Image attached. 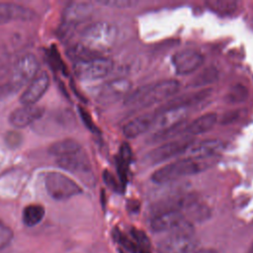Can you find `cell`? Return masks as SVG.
<instances>
[{
	"instance_id": "13",
	"label": "cell",
	"mask_w": 253,
	"mask_h": 253,
	"mask_svg": "<svg viewBox=\"0 0 253 253\" xmlns=\"http://www.w3.org/2000/svg\"><path fill=\"white\" fill-rule=\"evenodd\" d=\"M92 7L87 2H72L65 7L62 16V31H70L90 17Z\"/></svg>"
},
{
	"instance_id": "4",
	"label": "cell",
	"mask_w": 253,
	"mask_h": 253,
	"mask_svg": "<svg viewBox=\"0 0 253 253\" xmlns=\"http://www.w3.org/2000/svg\"><path fill=\"white\" fill-rule=\"evenodd\" d=\"M199 163L192 158H183L174 162L168 163L157 170L151 175V180L156 184H164L173 182L181 178L194 175L200 171Z\"/></svg>"
},
{
	"instance_id": "15",
	"label": "cell",
	"mask_w": 253,
	"mask_h": 253,
	"mask_svg": "<svg viewBox=\"0 0 253 253\" xmlns=\"http://www.w3.org/2000/svg\"><path fill=\"white\" fill-rule=\"evenodd\" d=\"M43 113L44 111L42 107L35 105H23V107L18 108L11 113L9 122L15 127L23 128L41 119Z\"/></svg>"
},
{
	"instance_id": "31",
	"label": "cell",
	"mask_w": 253,
	"mask_h": 253,
	"mask_svg": "<svg viewBox=\"0 0 253 253\" xmlns=\"http://www.w3.org/2000/svg\"><path fill=\"white\" fill-rule=\"evenodd\" d=\"M13 239L12 229L4 222L0 221V250L7 247Z\"/></svg>"
},
{
	"instance_id": "27",
	"label": "cell",
	"mask_w": 253,
	"mask_h": 253,
	"mask_svg": "<svg viewBox=\"0 0 253 253\" xmlns=\"http://www.w3.org/2000/svg\"><path fill=\"white\" fill-rule=\"evenodd\" d=\"M206 4L209 9L221 15H230L237 9V2L235 1H209Z\"/></svg>"
},
{
	"instance_id": "34",
	"label": "cell",
	"mask_w": 253,
	"mask_h": 253,
	"mask_svg": "<svg viewBox=\"0 0 253 253\" xmlns=\"http://www.w3.org/2000/svg\"><path fill=\"white\" fill-rule=\"evenodd\" d=\"M103 179H104V181H105V184H106L108 187H110V188H111L112 190H114V191H118V189H119L118 182L116 181L114 175H113L110 171H108V170H105V171H104V173H103Z\"/></svg>"
},
{
	"instance_id": "1",
	"label": "cell",
	"mask_w": 253,
	"mask_h": 253,
	"mask_svg": "<svg viewBox=\"0 0 253 253\" xmlns=\"http://www.w3.org/2000/svg\"><path fill=\"white\" fill-rule=\"evenodd\" d=\"M180 88L179 81L165 79L152 82L131 91L124 100L125 106L132 110H140L163 102L174 95Z\"/></svg>"
},
{
	"instance_id": "22",
	"label": "cell",
	"mask_w": 253,
	"mask_h": 253,
	"mask_svg": "<svg viewBox=\"0 0 253 253\" xmlns=\"http://www.w3.org/2000/svg\"><path fill=\"white\" fill-rule=\"evenodd\" d=\"M81 149H82V146L76 140L71 138H66L51 144L48 148V151L49 153H51L52 155L58 158V157H62V156L74 153Z\"/></svg>"
},
{
	"instance_id": "2",
	"label": "cell",
	"mask_w": 253,
	"mask_h": 253,
	"mask_svg": "<svg viewBox=\"0 0 253 253\" xmlns=\"http://www.w3.org/2000/svg\"><path fill=\"white\" fill-rule=\"evenodd\" d=\"M118 36V29L109 22H96L88 25L80 35V43L90 51L103 55V52L112 47Z\"/></svg>"
},
{
	"instance_id": "11",
	"label": "cell",
	"mask_w": 253,
	"mask_h": 253,
	"mask_svg": "<svg viewBox=\"0 0 253 253\" xmlns=\"http://www.w3.org/2000/svg\"><path fill=\"white\" fill-rule=\"evenodd\" d=\"M189 219L181 211H170L153 215L150 221V228L154 232H171L182 225Z\"/></svg>"
},
{
	"instance_id": "17",
	"label": "cell",
	"mask_w": 253,
	"mask_h": 253,
	"mask_svg": "<svg viewBox=\"0 0 253 253\" xmlns=\"http://www.w3.org/2000/svg\"><path fill=\"white\" fill-rule=\"evenodd\" d=\"M57 164L61 168L74 173H86L91 169L88 156L83 148L74 153L58 157Z\"/></svg>"
},
{
	"instance_id": "23",
	"label": "cell",
	"mask_w": 253,
	"mask_h": 253,
	"mask_svg": "<svg viewBox=\"0 0 253 253\" xmlns=\"http://www.w3.org/2000/svg\"><path fill=\"white\" fill-rule=\"evenodd\" d=\"M44 208L41 205H29L23 211V222L28 226L37 225L44 216Z\"/></svg>"
},
{
	"instance_id": "9",
	"label": "cell",
	"mask_w": 253,
	"mask_h": 253,
	"mask_svg": "<svg viewBox=\"0 0 253 253\" xmlns=\"http://www.w3.org/2000/svg\"><path fill=\"white\" fill-rule=\"evenodd\" d=\"M171 60L175 72L178 75H188L203 65L205 57L197 49L184 48L175 52Z\"/></svg>"
},
{
	"instance_id": "21",
	"label": "cell",
	"mask_w": 253,
	"mask_h": 253,
	"mask_svg": "<svg viewBox=\"0 0 253 253\" xmlns=\"http://www.w3.org/2000/svg\"><path fill=\"white\" fill-rule=\"evenodd\" d=\"M211 93V88H205L198 92L190 93V94H184L182 96L176 97L172 100H170L167 104L164 105L163 108H170V107H191L194 104H198L199 102L204 101L206 98H208Z\"/></svg>"
},
{
	"instance_id": "16",
	"label": "cell",
	"mask_w": 253,
	"mask_h": 253,
	"mask_svg": "<svg viewBox=\"0 0 253 253\" xmlns=\"http://www.w3.org/2000/svg\"><path fill=\"white\" fill-rule=\"evenodd\" d=\"M156 112H150V113H144L128 123H126L123 128V132L126 137L127 138H135L142 133H144L146 130H148L151 126H154L155 120H156Z\"/></svg>"
},
{
	"instance_id": "35",
	"label": "cell",
	"mask_w": 253,
	"mask_h": 253,
	"mask_svg": "<svg viewBox=\"0 0 253 253\" xmlns=\"http://www.w3.org/2000/svg\"><path fill=\"white\" fill-rule=\"evenodd\" d=\"M50 57H51V59H50V62H51V64L54 66V68H56V69H61V70H63L64 69V64L62 63V61H61V59H60V56H59V54H58V52H57V50L56 49H52V51H51V53H50ZM65 70V69H64Z\"/></svg>"
},
{
	"instance_id": "26",
	"label": "cell",
	"mask_w": 253,
	"mask_h": 253,
	"mask_svg": "<svg viewBox=\"0 0 253 253\" xmlns=\"http://www.w3.org/2000/svg\"><path fill=\"white\" fill-rule=\"evenodd\" d=\"M131 160V151L127 143H124L121 146L120 156L118 158V172L120 174L121 180L125 183L126 176V168Z\"/></svg>"
},
{
	"instance_id": "3",
	"label": "cell",
	"mask_w": 253,
	"mask_h": 253,
	"mask_svg": "<svg viewBox=\"0 0 253 253\" xmlns=\"http://www.w3.org/2000/svg\"><path fill=\"white\" fill-rule=\"evenodd\" d=\"M198 239L194 233V226L187 221L178 229L169 232L157 244L158 253H193L198 246Z\"/></svg>"
},
{
	"instance_id": "10",
	"label": "cell",
	"mask_w": 253,
	"mask_h": 253,
	"mask_svg": "<svg viewBox=\"0 0 253 253\" xmlns=\"http://www.w3.org/2000/svg\"><path fill=\"white\" fill-rule=\"evenodd\" d=\"M131 86V82L126 78L108 81L100 86L97 92V100L105 105L116 103L130 93Z\"/></svg>"
},
{
	"instance_id": "20",
	"label": "cell",
	"mask_w": 253,
	"mask_h": 253,
	"mask_svg": "<svg viewBox=\"0 0 253 253\" xmlns=\"http://www.w3.org/2000/svg\"><path fill=\"white\" fill-rule=\"evenodd\" d=\"M223 149V143L219 139L209 138L198 143H193L187 150L189 158L194 160L209 158L218 154Z\"/></svg>"
},
{
	"instance_id": "28",
	"label": "cell",
	"mask_w": 253,
	"mask_h": 253,
	"mask_svg": "<svg viewBox=\"0 0 253 253\" xmlns=\"http://www.w3.org/2000/svg\"><path fill=\"white\" fill-rule=\"evenodd\" d=\"M248 89L242 84H235L226 94V99L230 103H241L248 98Z\"/></svg>"
},
{
	"instance_id": "33",
	"label": "cell",
	"mask_w": 253,
	"mask_h": 253,
	"mask_svg": "<svg viewBox=\"0 0 253 253\" xmlns=\"http://www.w3.org/2000/svg\"><path fill=\"white\" fill-rule=\"evenodd\" d=\"M79 113H80V116L82 118V121L83 123L85 124V126L93 132H97L98 131V128L96 126V125L94 124V122L92 121V118L90 117V115L82 108H79Z\"/></svg>"
},
{
	"instance_id": "25",
	"label": "cell",
	"mask_w": 253,
	"mask_h": 253,
	"mask_svg": "<svg viewBox=\"0 0 253 253\" xmlns=\"http://www.w3.org/2000/svg\"><path fill=\"white\" fill-rule=\"evenodd\" d=\"M130 234L136 246L137 253H152L150 240L144 231H142L141 229L132 227L130 230Z\"/></svg>"
},
{
	"instance_id": "38",
	"label": "cell",
	"mask_w": 253,
	"mask_h": 253,
	"mask_svg": "<svg viewBox=\"0 0 253 253\" xmlns=\"http://www.w3.org/2000/svg\"><path fill=\"white\" fill-rule=\"evenodd\" d=\"M120 253H123V252H122V251H121V252H120Z\"/></svg>"
},
{
	"instance_id": "32",
	"label": "cell",
	"mask_w": 253,
	"mask_h": 253,
	"mask_svg": "<svg viewBox=\"0 0 253 253\" xmlns=\"http://www.w3.org/2000/svg\"><path fill=\"white\" fill-rule=\"evenodd\" d=\"M101 4L104 5H108V6H112V7H116V8H127V7H131L133 5H136L137 2L136 1H129V0H112V1H101Z\"/></svg>"
},
{
	"instance_id": "8",
	"label": "cell",
	"mask_w": 253,
	"mask_h": 253,
	"mask_svg": "<svg viewBox=\"0 0 253 253\" xmlns=\"http://www.w3.org/2000/svg\"><path fill=\"white\" fill-rule=\"evenodd\" d=\"M193 142L192 137H183L178 140L165 142L150 150L144 158L149 164H158L170 158L186 153Z\"/></svg>"
},
{
	"instance_id": "12",
	"label": "cell",
	"mask_w": 253,
	"mask_h": 253,
	"mask_svg": "<svg viewBox=\"0 0 253 253\" xmlns=\"http://www.w3.org/2000/svg\"><path fill=\"white\" fill-rule=\"evenodd\" d=\"M156 114L154 126L158 128V131H160L185 123L189 115V107L161 108Z\"/></svg>"
},
{
	"instance_id": "18",
	"label": "cell",
	"mask_w": 253,
	"mask_h": 253,
	"mask_svg": "<svg viewBox=\"0 0 253 253\" xmlns=\"http://www.w3.org/2000/svg\"><path fill=\"white\" fill-rule=\"evenodd\" d=\"M217 122V116L214 113L204 114L189 124H185L182 128V134L185 137H192L211 130Z\"/></svg>"
},
{
	"instance_id": "30",
	"label": "cell",
	"mask_w": 253,
	"mask_h": 253,
	"mask_svg": "<svg viewBox=\"0 0 253 253\" xmlns=\"http://www.w3.org/2000/svg\"><path fill=\"white\" fill-rule=\"evenodd\" d=\"M114 238L116 239V241L118 243H120L128 252H130V253H137L136 246H135L134 242L131 239H129L126 234L121 232L118 228H116L114 230Z\"/></svg>"
},
{
	"instance_id": "19",
	"label": "cell",
	"mask_w": 253,
	"mask_h": 253,
	"mask_svg": "<svg viewBox=\"0 0 253 253\" xmlns=\"http://www.w3.org/2000/svg\"><path fill=\"white\" fill-rule=\"evenodd\" d=\"M36 14L31 9L16 3H0V24L11 21H30Z\"/></svg>"
},
{
	"instance_id": "36",
	"label": "cell",
	"mask_w": 253,
	"mask_h": 253,
	"mask_svg": "<svg viewBox=\"0 0 253 253\" xmlns=\"http://www.w3.org/2000/svg\"><path fill=\"white\" fill-rule=\"evenodd\" d=\"M193 253H217L216 250L212 249V248H203L197 251H194Z\"/></svg>"
},
{
	"instance_id": "37",
	"label": "cell",
	"mask_w": 253,
	"mask_h": 253,
	"mask_svg": "<svg viewBox=\"0 0 253 253\" xmlns=\"http://www.w3.org/2000/svg\"><path fill=\"white\" fill-rule=\"evenodd\" d=\"M248 253H253V242L251 244V246L249 247V250H248Z\"/></svg>"
},
{
	"instance_id": "7",
	"label": "cell",
	"mask_w": 253,
	"mask_h": 253,
	"mask_svg": "<svg viewBox=\"0 0 253 253\" xmlns=\"http://www.w3.org/2000/svg\"><path fill=\"white\" fill-rule=\"evenodd\" d=\"M39 60L32 53L20 55L13 63L9 83L19 90L23 85L31 82L38 74Z\"/></svg>"
},
{
	"instance_id": "29",
	"label": "cell",
	"mask_w": 253,
	"mask_h": 253,
	"mask_svg": "<svg viewBox=\"0 0 253 253\" xmlns=\"http://www.w3.org/2000/svg\"><path fill=\"white\" fill-rule=\"evenodd\" d=\"M12 68L11 55L7 48L0 47V79L5 77Z\"/></svg>"
},
{
	"instance_id": "5",
	"label": "cell",
	"mask_w": 253,
	"mask_h": 253,
	"mask_svg": "<svg viewBox=\"0 0 253 253\" xmlns=\"http://www.w3.org/2000/svg\"><path fill=\"white\" fill-rule=\"evenodd\" d=\"M44 185L48 195L58 201L67 200L82 192L76 182L58 172L47 173L44 178Z\"/></svg>"
},
{
	"instance_id": "6",
	"label": "cell",
	"mask_w": 253,
	"mask_h": 253,
	"mask_svg": "<svg viewBox=\"0 0 253 253\" xmlns=\"http://www.w3.org/2000/svg\"><path fill=\"white\" fill-rule=\"evenodd\" d=\"M114 67L112 59L99 56L86 60L75 61L73 70L75 75L81 80H96L106 77L111 73Z\"/></svg>"
},
{
	"instance_id": "24",
	"label": "cell",
	"mask_w": 253,
	"mask_h": 253,
	"mask_svg": "<svg viewBox=\"0 0 253 253\" xmlns=\"http://www.w3.org/2000/svg\"><path fill=\"white\" fill-rule=\"evenodd\" d=\"M218 78V72L215 67L209 66L205 68L202 72H200L191 82L192 87H205L213 82H215Z\"/></svg>"
},
{
	"instance_id": "14",
	"label": "cell",
	"mask_w": 253,
	"mask_h": 253,
	"mask_svg": "<svg viewBox=\"0 0 253 253\" xmlns=\"http://www.w3.org/2000/svg\"><path fill=\"white\" fill-rule=\"evenodd\" d=\"M49 86V77L45 71H42L30 82L29 86L20 97L23 105H35L46 92Z\"/></svg>"
}]
</instances>
